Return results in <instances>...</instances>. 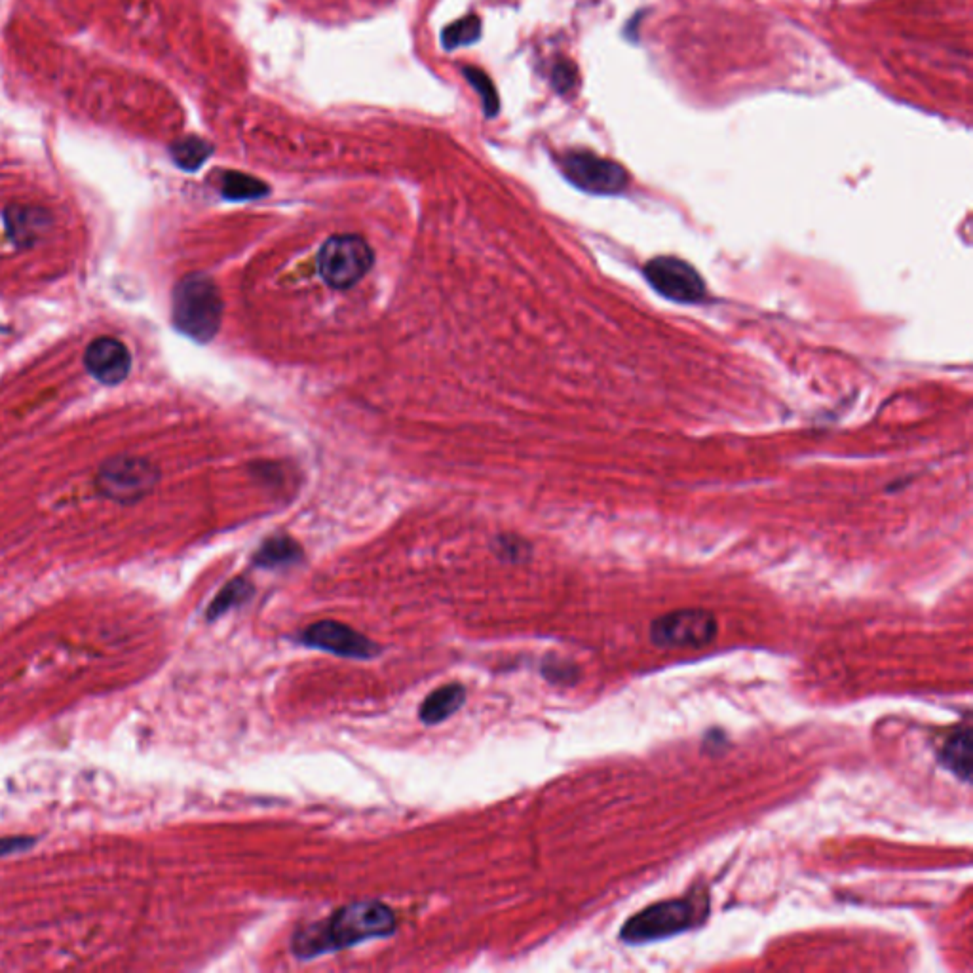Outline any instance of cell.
<instances>
[{
    "label": "cell",
    "instance_id": "3",
    "mask_svg": "<svg viewBox=\"0 0 973 973\" xmlns=\"http://www.w3.org/2000/svg\"><path fill=\"white\" fill-rule=\"evenodd\" d=\"M173 324L196 343H210L223 320L219 287L206 274H189L173 289Z\"/></svg>",
    "mask_w": 973,
    "mask_h": 973
},
{
    "label": "cell",
    "instance_id": "18",
    "mask_svg": "<svg viewBox=\"0 0 973 973\" xmlns=\"http://www.w3.org/2000/svg\"><path fill=\"white\" fill-rule=\"evenodd\" d=\"M481 37V20L477 16H466L447 25L441 33V44L445 50H457L462 46H470Z\"/></svg>",
    "mask_w": 973,
    "mask_h": 973
},
{
    "label": "cell",
    "instance_id": "6",
    "mask_svg": "<svg viewBox=\"0 0 973 973\" xmlns=\"http://www.w3.org/2000/svg\"><path fill=\"white\" fill-rule=\"evenodd\" d=\"M643 274L658 295L673 303L698 305L707 297L706 282L702 274L679 257H654L643 268Z\"/></svg>",
    "mask_w": 973,
    "mask_h": 973
},
{
    "label": "cell",
    "instance_id": "23",
    "mask_svg": "<svg viewBox=\"0 0 973 973\" xmlns=\"http://www.w3.org/2000/svg\"><path fill=\"white\" fill-rule=\"evenodd\" d=\"M573 671L574 669L567 668V666H565L563 662H559V660H554L552 664H548V662H546V666H544V675H546L550 681H555V683H559V681H569Z\"/></svg>",
    "mask_w": 973,
    "mask_h": 973
},
{
    "label": "cell",
    "instance_id": "8",
    "mask_svg": "<svg viewBox=\"0 0 973 973\" xmlns=\"http://www.w3.org/2000/svg\"><path fill=\"white\" fill-rule=\"evenodd\" d=\"M158 470L145 458L116 457L105 462L97 474V489L116 502H137L147 497L158 483Z\"/></svg>",
    "mask_w": 973,
    "mask_h": 973
},
{
    "label": "cell",
    "instance_id": "19",
    "mask_svg": "<svg viewBox=\"0 0 973 973\" xmlns=\"http://www.w3.org/2000/svg\"><path fill=\"white\" fill-rule=\"evenodd\" d=\"M462 73H464V77L470 82V86L476 90L477 96L481 99L485 116L495 118L498 115V111H500V99H498L495 82L487 77V73L481 71L479 67H464Z\"/></svg>",
    "mask_w": 973,
    "mask_h": 973
},
{
    "label": "cell",
    "instance_id": "12",
    "mask_svg": "<svg viewBox=\"0 0 973 973\" xmlns=\"http://www.w3.org/2000/svg\"><path fill=\"white\" fill-rule=\"evenodd\" d=\"M50 225L46 211L39 208H14L6 211V227L18 246H33Z\"/></svg>",
    "mask_w": 973,
    "mask_h": 973
},
{
    "label": "cell",
    "instance_id": "10",
    "mask_svg": "<svg viewBox=\"0 0 973 973\" xmlns=\"http://www.w3.org/2000/svg\"><path fill=\"white\" fill-rule=\"evenodd\" d=\"M88 373L107 386H115L130 375L132 354L128 346L115 337H97L84 352Z\"/></svg>",
    "mask_w": 973,
    "mask_h": 973
},
{
    "label": "cell",
    "instance_id": "11",
    "mask_svg": "<svg viewBox=\"0 0 973 973\" xmlns=\"http://www.w3.org/2000/svg\"><path fill=\"white\" fill-rule=\"evenodd\" d=\"M939 763L951 770L956 778L970 782L972 776V728L958 726L943 740L937 753Z\"/></svg>",
    "mask_w": 973,
    "mask_h": 973
},
{
    "label": "cell",
    "instance_id": "22",
    "mask_svg": "<svg viewBox=\"0 0 973 973\" xmlns=\"http://www.w3.org/2000/svg\"><path fill=\"white\" fill-rule=\"evenodd\" d=\"M500 544H502V555H504L506 559H510V561H519V559H523V555H525V548H527V546H525L521 540H516V538H502V540H500Z\"/></svg>",
    "mask_w": 973,
    "mask_h": 973
},
{
    "label": "cell",
    "instance_id": "17",
    "mask_svg": "<svg viewBox=\"0 0 973 973\" xmlns=\"http://www.w3.org/2000/svg\"><path fill=\"white\" fill-rule=\"evenodd\" d=\"M213 153L208 141L200 137H185L177 141L172 147V156L175 164L187 172H196Z\"/></svg>",
    "mask_w": 973,
    "mask_h": 973
},
{
    "label": "cell",
    "instance_id": "4",
    "mask_svg": "<svg viewBox=\"0 0 973 973\" xmlns=\"http://www.w3.org/2000/svg\"><path fill=\"white\" fill-rule=\"evenodd\" d=\"M375 255L356 234H339L325 242L318 253V268L327 286L348 289L356 286L373 268Z\"/></svg>",
    "mask_w": 973,
    "mask_h": 973
},
{
    "label": "cell",
    "instance_id": "5",
    "mask_svg": "<svg viewBox=\"0 0 973 973\" xmlns=\"http://www.w3.org/2000/svg\"><path fill=\"white\" fill-rule=\"evenodd\" d=\"M717 618L706 609L668 612L650 624V641L660 649H702L715 641Z\"/></svg>",
    "mask_w": 973,
    "mask_h": 973
},
{
    "label": "cell",
    "instance_id": "13",
    "mask_svg": "<svg viewBox=\"0 0 973 973\" xmlns=\"http://www.w3.org/2000/svg\"><path fill=\"white\" fill-rule=\"evenodd\" d=\"M466 690L462 685H445L426 696L419 709L420 721L424 725H439L449 719L464 704Z\"/></svg>",
    "mask_w": 973,
    "mask_h": 973
},
{
    "label": "cell",
    "instance_id": "15",
    "mask_svg": "<svg viewBox=\"0 0 973 973\" xmlns=\"http://www.w3.org/2000/svg\"><path fill=\"white\" fill-rule=\"evenodd\" d=\"M221 192L230 202H248L267 196L270 187L265 181L248 173L225 172L221 179Z\"/></svg>",
    "mask_w": 973,
    "mask_h": 973
},
{
    "label": "cell",
    "instance_id": "20",
    "mask_svg": "<svg viewBox=\"0 0 973 973\" xmlns=\"http://www.w3.org/2000/svg\"><path fill=\"white\" fill-rule=\"evenodd\" d=\"M35 844H37V839H33V837H4V839H0V858L27 852Z\"/></svg>",
    "mask_w": 973,
    "mask_h": 973
},
{
    "label": "cell",
    "instance_id": "21",
    "mask_svg": "<svg viewBox=\"0 0 973 973\" xmlns=\"http://www.w3.org/2000/svg\"><path fill=\"white\" fill-rule=\"evenodd\" d=\"M576 82V71L571 63H559L554 69V86L561 92H569Z\"/></svg>",
    "mask_w": 973,
    "mask_h": 973
},
{
    "label": "cell",
    "instance_id": "16",
    "mask_svg": "<svg viewBox=\"0 0 973 973\" xmlns=\"http://www.w3.org/2000/svg\"><path fill=\"white\" fill-rule=\"evenodd\" d=\"M251 595H253V586L249 584L248 580L246 578H234L211 601L210 609H208V620L213 622V620L221 618L223 614H227L230 609L244 605Z\"/></svg>",
    "mask_w": 973,
    "mask_h": 973
},
{
    "label": "cell",
    "instance_id": "9",
    "mask_svg": "<svg viewBox=\"0 0 973 973\" xmlns=\"http://www.w3.org/2000/svg\"><path fill=\"white\" fill-rule=\"evenodd\" d=\"M299 641L310 649L325 650L337 656L358 660H369L379 652L377 645L371 643L365 635L333 620L312 624L301 633Z\"/></svg>",
    "mask_w": 973,
    "mask_h": 973
},
{
    "label": "cell",
    "instance_id": "14",
    "mask_svg": "<svg viewBox=\"0 0 973 973\" xmlns=\"http://www.w3.org/2000/svg\"><path fill=\"white\" fill-rule=\"evenodd\" d=\"M303 557L301 546L289 536H272L253 555V565L261 569H278L293 565Z\"/></svg>",
    "mask_w": 973,
    "mask_h": 973
},
{
    "label": "cell",
    "instance_id": "7",
    "mask_svg": "<svg viewBox=\"0 0 973 973\" xmlns=\"http://www.w3.org/2000/svg\"><path fill=\"white\" fill-rule=\"evenodd\" d=\"M559 166L569 183L590 194L612 196L626 191L630 185V173L624 166L597 154L582 151L563 154Z\"/></svg>",
    "mask_w": 973,
    "mask_h": 973
},
{
    "label": "cell",
    "instance_id": "1",
    "mask_svg": "<svg viewBox=\"0 0 973 973\" xmlns=\"http://www.w3.org/2000/svg\"><path fill=\"white\" fill-rule=\"evenodd\" d=\"M396 915L381 901H356L344 905L322 922L297 930L291 939V951L301 958H316L358 945L369 939L394 934Z\"/></svg>",
    "mask_w": 973,
    "mask_h": 973
},
{
    "label": "cell",
    "instance_id": "2",
    "mask_svg": "<svg viewBox=\"0 0 973 973\" xmlns=\"http://www.w3.org/2000/svg\"><path fill=\"white\" fill-rule=\"evenodd\" d=\"M709 915V897L694 892L687 897L666 899L649 905L647 909L631 916L622 926L620 939L628 945H645L650 941H662L688 932L704 924Z\"/></svg>",
    "mask_w": 973,
    "mask_h": 973
}]
</instances>
